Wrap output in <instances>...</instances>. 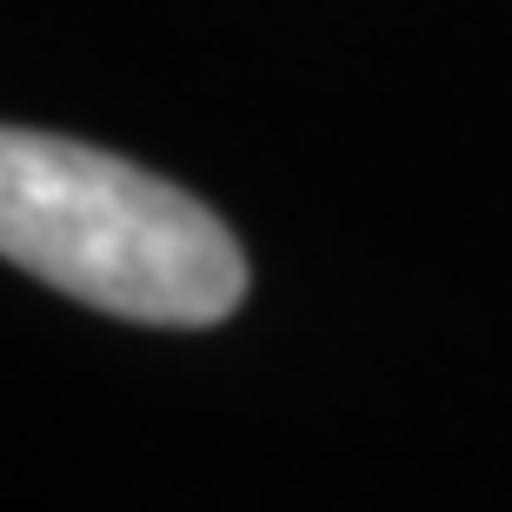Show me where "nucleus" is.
I'll list each match as a JSON object with an SVG mask.
<instances>
[{"mask_svg": "<svg viewBox=\"0 0 512 512\" xmlns=\"http://www.w3.org/2000/svg\"><path fill=\"white\" fill-rule=\"evenodd\" d=\"M0 260L147 326H213L247 293L240 240L193 193L27 127H0Z\"/></svg>", "mask_w": 512, "mask_h": 512, "instance_id": "1", "label": "nucleus"}]
</instances>
